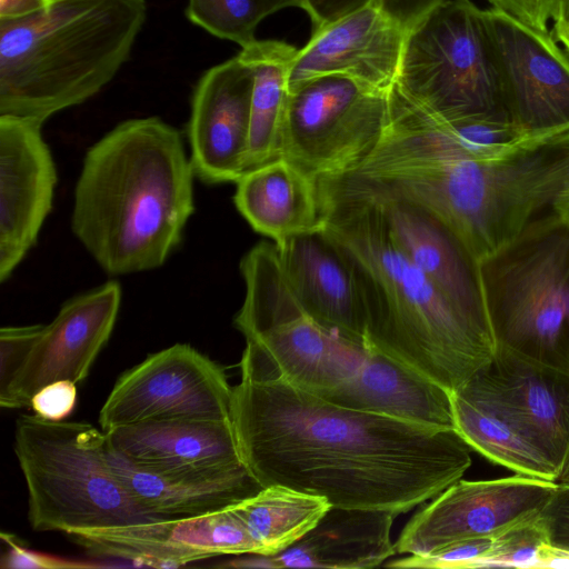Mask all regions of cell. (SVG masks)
Masks as SVG:
<instances>
[{"label": "cell", "mask_w": 569, "mask_h": 569, "mask_svg": "<svg viewBox=\"0 0 569 569\" xmlns=\"http://www.w3.org/2000/svg\"><path fill=\"white\" fill-rule=\"evenodd\" d=\"M553 561H569V482L557 483L538 515Z\"/></svg>", "instance_id": "31"}, {"label": "cell", "mask_w": 569, "mask_h": 569, "mask_svg": "<svg viewBox=\"0 0 569 569\" xmlns=\"http://www.w3.org/2000/svg\"><path fill=\"white\" fill-rule=\"evenodd\" d=\"M240 371L230 419L241 460L262 488L399 515L471 466V448L456 430L342 407L270 372Z\"/></svg>", "instance_id": "1"}, {"label": "cell", "mask_w": 569, "mask_h": 569, "mask_svg": "<svg viewBox=\"0 0 569 569\" xmlns=\"http://www.w3.org/2000/svg\"><path fill=\"white\" fill-rule=\"evenodd\" d=\"M379 206L396 247L476 327L492 335L479 259L437 212L413 198L352 173L337 174Z\"/></svg>", "instance_id": "13"}, {"label": "cell", "mask_w": 569, "mask_h": 569, "mask_svg": "<svg viewBox=\"0 0 569 569\" xmlns=\"http://www.w3.org/2000/svg\"><path fill=\"white\" fill-rule=\"evenodd\" d=\"M194 177L174 127L158 117L123 121L84 157L71 230L110 276L159 268L193 213Z\"/></svg>", "instance_id": "3"}, {"label": "cell", "mask_w": 569, "mask_h": 569, "mask_svg": "<svg viewBox=\"0 0 569 569\" xmlns=\"http://www.w3.org/2000/svg\"><path fill=\"white\" fill-rule=\"evenodd\" d=\"M330 508L320 496L289 487H263L254 496L232 507L258 555H276L301 539Z\"/></svg>", "instance_id": "28"}, {"label": "cell", "mask_w": 569, "mask_h": 569, "mask_svg": "<svg viewBox=\"0 0 569 569\" xmlns=\"http://www.w3.org/2000/svg\"><path fill=\"white\" fill-rule=\"evenodd\" d=\"M552 36L569 53V0H558L552 17Z\"/></svg>", "instance_id": "39"}, {"label": "cell", "mask_w": 569, "mask_h": 569, "mask_svg": "<svg viewBox=\"0 0 569 569\" xmlns=\"http://www.w3.org/2000/svg\"><path fill=\"white\" fill-rule=\"evenodd\" d=\"M274 247L286 280L308 316L331 332L367 345L352 272L325 227L288 237Z\"/></svg>", "instance_id": "20"}, {"label": "cell", "mask_w": 569, "mask_h": 569, "mask_svg": "<svg viewBox=\"0 0 569 569\" xmlns=\"http://www.w3.org/2000/svg\"><path fill=\"white\" fill-rule=\"evenodd\" d=\"M281 158L312 179L356 170L389 119V91L339 74L290 84Z\"/></svg>", "instance_id": "9"}, {"label": "cell", "mask_w": 569, "mask_h": 569, "mask_svg": "<svg viewBox=\"0 0 569 569\" xmlns=\"http://www.w3.org/2000/svg\"><path fill=\"white\" fill-rule=\"evenodd\" d=\"M298 49L279 40H256L239 56L253 71L246 172L281 158L289 73Z\"/></svg>", "instance_id": "27"}, {"label": "cell", "mask_w": 569, "mask_h": 569, "mask_svg": "<svg viewBox=\"0 0 569 569\" xmlns=\"http://www.w3.org/2000/svg\"><path fill=\"white\" fill-rule=\"evenodd\" d=\"M441 0H379L380 8L409 29L420 17Z\"/></svg>", "instance_id": "37"}, {"label": "cell", "mask_w": 569, "mask_h": 569, "mask_svg": "<svg viewBox=\"0 0 569 569\" xmlns=\"http://www.w3.org/2000/svg\"><path fill=\"white\" fill-rule=\"evenodd\" d=\"M43 325L8 326L0 330V395L6 392L24 363Z\"/></svg>", "instance_id": "32"}, {"label": "cell", "mask_w": 569, "mask_h": 569, "mask_svg": "<svg viewBox=\"0 0 569 569\" xmlns=\"http://www.w3.org/2000/svg\"><path fill=\"white\" fill-rule=\"evenodd\" d=\"M396 86L442 119L508 120L483 11L471 0H441L408 29Z\"/></svg>", "instance_id": "8"}, {"label": "cell", "mask_w": 569, "mask_h": 569, "mask_svg": "<svg viewBox=\"0 0 569 569\" xmlns=\"http://www.w3.org/2000/svg\"><path fill=\"white\" fill-rule=\"evenodd\" d=\"M10 545L9 550L2 559V567L9 568H61V567H81L86 565L72 563L62 559H56L43 553H39L14 543L8 536Z\"/></svg>", "instance_id": "36"}, {"label": "cell", "mask_w": 569, "mask_h": 569, "mask_svg": "<svg viewBox=\"0 0 569 569\" xmlns=\"http://www.w3.org/2000/svg\"><path fill=\"white\" fill-rule=\"evenodd\" d=\"M121 286L104 282L66 301L37 338L8 390L0 395L6 409L30 408L43 386L82 382L108 342L121 305Z\"/></svg>", "instance_id": "14"}, {"label": "cell", "mask_w": 569, "mask_h": 569, "mask_svg": "<svg viewBox=\"0 0 569 569\" xmlns=\"http://www.w3.org/2000/svg\"><path fill=\"white\" fill-rule=\"evenodd\" d=\"M109 460L134 500L162 519L223 511L262 489L243 462L207 468L152 469L133 465L110 448Z\"/></svg>", "instance_id": "22"}, {"label": "cell", "mask_w": 569, "mask_h": 569, "mask_svg": "<svg viewBox=\"0 0 569 569\" xmlns=\"http://www.w3.org/2000/svg\"><path fill=\"white\" fill-rule=\"evenodd\" d=\"M316 181L325 230L361 299L367 346L451 392L458 389L491 361L495 338L402 254L373 199L339 176Z\"/></svg>", "instance_id": "2"}, {"label": "cell", "mask_w": 569, "mask_h": 569, "mask_svg": "<svg viewBox=\"0 0 569 569\" xmlns=\"http://www.w3.org/2000/svg\"><path fill=\"white\" fill-rule=\"evenodd\" d=\"M236 183L238 211L274 242L323 228L317 181L287 159L251 169Z\"/></svg>", "instance_id": "25"}, {"label": "cell", "mask_w": 569, "mask_h": 569, "mask_svg": "<svg viewBox=\"0 0 569 569\" xmlns=\"http://www.w3.org/2000/svg\"><path fill=\"white\" fill-rule=\"evenodd\" d=\"M491 8L498 9L517 20L537 28L548 30L558 0H487Z\"/></svg>", "instance_id": "34"}, {"label": "cell", "mask_w": 569, "mask_h": 569, "mask_svg": "<svg viewBox=\"0 0 569 569\" xmlns=\"http://www.w3.org/2000/svg\"><path fill=\"white\" fill-rule=\"evenodd\" d=\"M323 399L356 410L456 430L451 391L371 348L357 373Z\"/></svg>", "instance_id": "24"}, {"label": "cell", "mask_w": 569, "mask_h": 569, "mask_svg": "<svg viewBox=\"0 0 569 569\" xmlns=\"http://www.w3.org/2000/svg\"><path fill=\"white\" fill-rule=\"evenodd\" d=\"M290 7L302 9V0H188L184 13L194 26L242 49L257 40L263 19Z\"/></svg>", "instance_id": "29"}, {"label": "cell", "mask_w": 569, "mask_h": 569, "mask_svg": "<svg viewBox=\"0 0 569 569\" xmlns=\"http://www.w3.org/2000/svg\"><path fill=\"white\" fill-rule=\"evenodd\" d=\"M386 510L332 507L296 543L276 555L246 553L222 563L230 568L368 569L397 553Z\"/></svg>", "instance_id": "21"}, {"label": "cell", "mask_w": 569, "mask_h": 569, "mask_svg": "<svg viewBox=\"0 0 569 569\" xmlns=\"http://www.w3.org/2000/svg\"><path fill=\"white\" fill-rule=\"evenodd\" d=\"M43 123L0 116V281H6L37 242L52 209L57 170Z\"/></svg>", "instance_id": "16"}, {"label": "cell", "mask_w": 569, "mask_h": 569, "mask_svg": "<svg viewBox=\"0 0 569 569\" xmlns=\"http://www.w3.org/2000/svg\"><path fill=\"white\" fill-rule=\"evenodd\" d=\"M557 483L520 475L457 480L402 529L397 553L429 556L457 541L495 537L536 518Z\"/></svg>", "instance_id": "12"}, {"label": "cell", "mask_w": 569, "mask_h": 569, "mask_svg": "<svg viewBox=\"0 0 569 569\" xmlns=\"http://www.w3.org/2000/svg\"><path fill=\"white\" fill-rule=\"evenodd\" d=\"M553 212L569 221V196L556 204Z\"/></svg>", "instance_id": "40"}, {"label": "cell", "mask_w": 569, "mask_h": 569, "mask_svg": "<svg viewBox=\"0 0 569 569\" xmlns=\"http://www.w3.org/2000/svg\"><path fill=\"white\" fill-rule=\"evenodd\" d=\"M380 177L437 212L480 260L569 196V128L523 138L486 160L397 151Z\"/></svg>", "instance_id": "4"}, {"label": "cell", "mask_w": 569, "mask_h": 569, "mask_svg": "<svg viewBox=\"0 0 569 569\" xmlns=\"http://www.w3.org/2000/svg\"><path fill=\"white\" fill-rule=\"evenodd\" d=\"M232 387L222 368L187 343L149 355L116 381L100 429L146 420L230 419Z\"/></svg>", "instance_id": "10"}, {"label": "cell", "mask_w": 569, "mask_h": 569, "mask_svg": "<svg viewBox=\"0 0 569 569\" xmlns=\"http://www.w3.org/2000/svg\"><path fill=\"white\" fill-rule=\"evenodd\" d=\"M76 385L70 380H59L43 386L33 395L30 408L43 419L64 420L77 402Z\"/></svg>", "instance_id": "33"}, {"label": "cell", "mask_w": 569, "mask_h": 569, "mask_svg": "<svg viewBox=\"0 0 569 569\" xmlns=\"http://www.w3.org/2000/svg\"><path fill=\"white\" fill-rule=\"evenodd\" d=\"M479 268L497 348L569 371V221L532 220Z\"/></svg>", "instance_id": "7"}, {"label": "cell", "mask_w": 569, "mask_h": 569, "mask_svg": "<svg viewBox=\"0 0 569 569\" xmlns=\"http://www.w3.org/2000/svg\"><path fill=\"white\" fill-rule=\"evenodd\" d=\"M14 453L28 491L36 531L70 536L162 519L139 505L113 471L106 433L83 421L22 415Z\"/></svg>", "instance_id": "6"}, {"label": "cell", "mask_w": 569, "mask_h": 569, "mask_svg": "<svg viewBox=\"0 0 569 569\" xmlns=\"http://www.w3.org/2000/svg\"><path fill=\"white\" fill-rule=\"evenodd\" d=\"M408 29L375 3L312 31L293 58L289 86L339 74L380 90L398 78Z\"/></svg>", "instance_id": "18"}, {"label": "cell", "mask_w": 569, "mask_h": 569, "mask_svg": "<svg viewBox=\"0 0 569 569\" xmlns=\"http://www.w3.org/2000/svg\"><path fill=\"white\" fill-rule=\"evenodd\" d=\"M455 429L469 447L517 473L559 483L550 461L468 381L451 392Z\"/></svg>", "instance_id": "26"}, {"label": "cell", "mask_w": 569, "mask_h": 569, "mask_svg": "<svg viewBox=\"0 0 569 569\" xmlns=\"http://www.w3.org/2000/svg\"><path fill=\"white\" fill-rule=\"evenodd\" d=\"M146 0H49L0 19V116L43 123L100 92L130 59Z\"/></svg>", "instance_id": "5"}, {"label": "cell", "mask_w": 569, "mask_h": 569, "mask_svg": "<svg viewBox=\"0 0 569 569\" xmlns=\"http://www.w3.org/2000/svg\"><path fill=\"white\" fill-rule=\"evenodd\" d=\"M104 433L114 453L140 467L184 469L242 463L231 419L146 420Z\"/></svg>", "instance_id": "23"}, {"label": "cell", "mask_w": 569, "mask_h": 569, "mask_svg": "<svg viewBox=\"0 0 569 569\" xmlns=\"http://www.w3.org/2000/svg\"><path fill=\"white\" fill-rule=\"evenodd\" d=\"M48 2L49 0H0V19H18L32 14Z\"/></svg>", "instance_id": "38"}, {"label": "cell", "mask_w": 569, "mask_h": 569, "mask_svg": "<svg viewBox=\"0 0 569 569\" xmlns=\"http://www.w3.org/2000/svg\"><path fill=\"white\" fill-rule=\"evenodd\" d=\"M551 562L552 558L537 516L495 536L485 567L545 566Z\"/></svg>", "instance_id": "30"}, {"label": "cell", "mask_w": 569, "mask_h": 569, "mask_svg": "<svg viewBox=\"0 0 569 569\" xmlns=\"http://www.w3.org/2000/svg\"><path fill=\"white\" fill-rule=\"evenodd\" d=\"M253 71L238 54L211 67L191 96L187 133L194 176L237 182L246 172Z\"/></svg>", "instance_id": "17"}, {"label": "cell", "mask_w": 569, "mask_h": 569, "mask_svg": "<svg viewBox=\"0 0 569 569\" xmlns=\"http://www.w3.org/2000/svg\"><path fill=\"white\" fill-rule=\"evenodd\" d=\"M507 118L526 137L569 128V53L549 30L482 9Z\"/></svg>", "instance_id": "11"}, {"label": "cell", "mask_w": 569, "mask_h": 569, "mask_svg": "<svg viewBox=\"0 0 569 569\" xmlns=\"http://www.w3.org/2000/svg\"><path fill=\"white\" fill-rule=\"evenodd\" d=\"M468 382L491 400L569 482V371L497 348Z\"/></svg>", "instance_id": "15"}, {"label": "cell", "mask_w": 569, "mask_h": 569, "mask_svg": "<svg viewBox=\"0 0 569 569\" xmlns=\"http://www.w3.org/2000/svg\"><path fill=\"white\" fill-rule=\"evenodd\" d=\"M375 3L379 4V0H302V9L316 31Z\"/></svg>", "instance_id": "35"}, {"label": "cell", "mask_w": 569, "mask_h": 569, "mask_svg": "<svg viewBox=\"0 0 569 569\" xmlns=\"http://www.w3.org/2000/svg\"><path fill=\"white\" fill-rule=\"evenodd\" d=\"M71 537L97 553L153 567H178L217 556L258 553L232 507L199 517L87 530Z\"/></svg>", "instance_id": "19"}]
</instances>
